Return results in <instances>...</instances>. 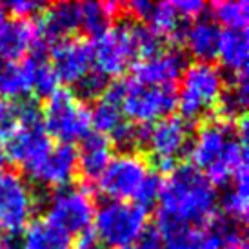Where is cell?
Masks as SVG:
<instances>
[{"label":"cell","mask_w":249,"mask_h":249,"mask_svg":"<svg viewBox=\"0 0 249 249\" xmlns=\"http://www.w3.org/2000/svg\"><path fill=\"white\" fill-rule=\"evenodd\" d=\"M38 44L36 26L28 20L6 18L0 24V60L18 62Z\"/></svg>","instance_id":"obj_18"},{"label":"cell","mask_w":249,"mask_h":249,"mask_svg":"<svg viewBox=\"0 0 249 249\" xmlns=\"http://www.w3.org/2000/svg\"><path fill=\"white\" fill-rule=\"evenodd\" d=\"M0 249H6V246H4V242H2V236H0Z\"/></svg>","instance_id":"obj_40"},{"label":"cell","mask_w":249,"mask_h":249,"mask_svg":"<svg viewBox=\"0 0 249 249\" xmlns=\"http://www.w3.org/2000/svg\"><path fill=\"white\" fill-rule=\"evenodd\" d=\"M113 145L106 135L89 131L76 149L78 159V173H82L86 180H98V177L104 173L109 160L113 159Z\"/></svg>","instance_id":"obj_19"},{"label":"cell","mask_w":249,"mask_h":249,"mask_svg":"<svg viewBox=\"0 0 249 249\" xmlns=\"http://www.w3.org/2000/svg\"><path fill=\"white\" fill-rule=\"evenodd\" d=\"M220 36V26L209 15H202V17L187 24L180 42L186 48V55L195 58L196 62L211 64L216 58V53H218Z\"/></svg>","instance_id":"obj_17"},{"label":"cell","mask_w":249,"mask_h":249,"mask_svg":"<svg viewBox=\"0 0 249 249\" xmlns=\"http://www.w3.org/2000/svg\"><path fill=\"white\" fill-rule=\"evenodd\" d=\"M216 58L220 60L222 68L228 70L233 76L248 73V60H249L248 29H222Z\"/></svg>","instance_id":"obj_20"},{"label":"cell","mask_w":249,"mask_h":249,"mask_svg":"<svg viewBox=\"0 0 249 249\" xmlns=\"http://www.w3.org/2000/svg\"><path fill=\"white\" fill-rule=\"evenodd\" d=\"M147 133L149 125L133 124L129 120H124L107 139L111 145H117L122 153H137L147 145Z\"/></svg>","instance_id":"obj_29"},{"label":"cell","mask_w":249,"mask_h":249,"mask_svg":"<svg viewBox=\"0 0 249 249\" xmlns=\"http://www.w3.org/2000/svg\"><path fill=\"white\" fill-rule=\"evenodd\" d=\"M224 88L226 76L220 68L204 62L187 64L180 76V88L177 89V107L182 111L180 117L187 122L208 117L216 109Z\"/></svg>","instance_id":"obj_3"},{"label":"cell","mask_w":249,"mask_h":249,"mask_svg":"<svg viewBox=\"0 0 249 249\" xmlns=\"http://www.w3.org/2000/svg\"><path fill=\"white\" fill-rule=\"evenodd\" d=\"M139 246L137 249H162L164 248V242H162V236L159 235V231L155 229V226H147L144 229V233L140 235L139 238Z\"/></svg>","instance_id":"obj_35"},{"label":"cell","mask_w":249,"mask_h":249,"mask_svg":"<svg viewBox=\"0 0 249 249\" xmlns=\"http://www.w3.org/2000/svg\"><path fill=\"white\" fill-rule=\"evenodd\" d=\"M147 209L135 202L106 200L95 211L93 231L104 248H127L139 242L147 228Z\"/></svg>","instance_id":"obj_4"},{"label":"cell","mask_w":249,"mask_h":249,"mask_svg":"<svg viewBox=\"0 0 249 249\" xmlns=\"http://www.w3.org/2000/svg\"><path fill=\"white\" fill-rule=\"evenodd\" d=\"M73 249H104V246L100 244L97 233L93 231V228L82 231L80 235L75 236V242H73Z\"/></svg>","instance_id":"obj_36"},{"label":"cell","mask_w":249,"mask_h":249,"mask_svg":"<svg viewBox=\"0 0 249 249\" xmlns=\"http://www.w3.org/2000/svg\"><path fill=\"white\" fill-rule=\"evenodd\" d=\"M160 186H162V177H160L159 173L151 171V173L147 175V178L144 180V184L140 186V189L137 191L133 202L142 206L144 209H147L149 206H153V204H157L159 193H160Z\"/></svg>","instance_id":"obj_33"},{"label":"cell","mask_w":249,"mask_h":249,"mask_svg":"<svg viewBox=\"0 0 249 249\" xmlns=\"http://www.w3.org/2000/svg\"><path fill=\"white\" fill-rule=\"evenodd\" d=\"M226 189L218 195V204L226 216L246 222L249 208V186H248V166L238 169L233 178L226 184Z\"/></svg>","instance_id":"obj_22"},{"label":"cell","mask_w":249,"mask_h":249,"mask_svg":"<svg viewBox=\"0 0 249 249\" xmlns=\"http://www.w3.org/2000/svg\"><path fill=\"white\" fill-rule=\"evenodd\" d=\"M29 178L49 191L64 189L73 184L78 175L76 147L70 144H56L48 155L28 171Z\"/></svg>","instance_id":"obj_12"},{"label":"cell","mask_w":249,"mask_h":249,"mask_svg":"<svg viewBox=\"0 0 249 249\" xmlns=\"http://www.w3.org/2000/svg\"><path fill=\"white\" fill-rule=\"evenodd\" d=\"M118 11L120 4L117 2H84L80 4V29L95 40L113 28Z\"/></svg>","instance_id":"obj_23"},{"label":"cell","mask_w":249,"mask_h":249,"mask_svg":"<svg viewBox=\"0 0 249 249\" xmlns=\"http://www.w3.org/2000/svg\"><path fill=\"white\" fill-rule=\"evenodd\" d=\"M18 127V104L17 100L0 97V140L7 139Z\"/></svg>","instance_id":"obj_32"},{"label":"cell","mask_w":249,"mask_h":249,"mask_svg":"<svg viewBox=\"0 0 249 249\" xmlns=\"http://www.w3.org/2000/svg\"><path fill=\"white\" fill-rule=\"evenodd\" d=\"M6 140L7 144L4 147H6V155L9 162L18 164L26 171L35 167L53 147L51 139L44 129L42 122L18 124V127Z\"/></svg>","instance_id":"obj_13"},{"label":"cell","mask_w":249,"mask_h":249,"mask_svg":"<svg viewBox=\"0 0 249 249\" xmlns=\"http://www.w3.org/2000/svg\"><path fill=\"white\" fill-rule=\"evenodd\" d=\"M120 109L129 122L149 125L169 117L177 109V88L175 86H145L133 78L124 80V95Z\"/></svg>","instance_id":"obj_7"},{"label":"cell","mask_w":249,"mask_h":249,"mask_svg":"<svg viewBox=\"0 0 249 249\" xmlns=\"http://www.w3.org/2000/svg\"><path fill=\"white\" fill-rule=\"evenodd\" d=\"M249 104V82L248 73L235 75L231 78V82L226 84V88L222 91V97L218 100L216 109L220 113L218 118L236 122L242 117H246V109Z\"/></svg>","instance_id":"obj_24"},{"label":"cell","mask_w":249,"mask_h":249,"mask_svg":"<svg viewBox=\"0 0 249 249\" xmlns=\"http://www.w3.org/2000/svg\"><path fill=\"white\" fill-rule=\"evenodd\" d=\"M124 120L125 117L122 115L120 104L107 97L98 98L89 109L91 127L95 129V133H100V135H106V137H109Z\"/></svg>","instance_id":"obj_28"},{"label":"cell","mask_w":249,"mask_h":249,"mask_svg":"<svg viewBox=\"0 0 249 249\" xmlns=\"http://www.w3.org/2000/svg\"><path fill=\"white\" fill-rule=\"evenodd\" d=\"M42 125L49 139L53 137L58 144L73 145L91 131L89 109L70 89L58 88L46 98V106L42 107Z\"/></svg>","instance_id":"obj_5"},{"label":"cell","mask_w":249,"mask_h":249,"mask_svg":"<svg viewBox=\"0 0 249 249\" xmlns=\"http://www.w3.org/2000/svg\"><path fill=\"white\" fill-rule=\"evenodd\" d=\"M162 249H173V248H167V246H164V248H162Z\"/></svg>","instance_id":"obj_41"},{"label":"cell","mask_w":249,"mask_h":249,"mask_svg":"<svg viewBox=\"0 0 249 249\" xmlns=\"http://www.w3.org/2000/svg\"><path fill=\"white\" fill-rule=\"evenodd\" d=\"M209 17L220 28L226 29H246L249 24V2L248 0H228V2H213Z\"/></svg>","instance_id":"obj_27"},{"label":"cell","mask_w":249,"mask_h":249,"mask_svg":"<svg viewBox=\"0 0 249 249\" xmlns=\"http://www.w3.org/2000/svg\"><path fill=\"white\" fill-rule=\"evenodd\" d=\"M44 220L62 229L70 236L80 235L82 231L93 228L95 218V202L88 187H64L49 191L44 196Z\"/></svg>","instance_id":"obj_6"},{"label":"cell","mask_w":249,"mask_h":249,"mask_svg":"<svg viewBox=\"0 0 249 249\" xmlns=\"http://www.w3.org/2000/svg\"><path fill=\"white\" fill-rule=\"evenodd\" d=\"M78 29H80V4L75 2H58L48 6L36 24L38 40L46 48L73 38Z\"/></svg>","instance_id":"obj_16"},{"label":"cell","mask_w":249,"mask_h":249,"mask_svg":"<svg viewBox=\"0 0 249 249\" xmlns=\"http://www.w3.org/2000/svg\"><path fill=\"white\" fill-rule=\"evenodd\" d=\"M7 164H9V159H7L6 155V147H4L2 140H0V175H4L7 171Z\"/></svg>","instance_id":"obj_37"},{"label":"cell","mask_w":249,"mask_h":249,"mask_svg":"<svg viewBox=\"0 0 249 249\" xmlns=\"http://www.w3.org/2000/svg\"><path fill=\"white\" fill-rule=\"evenodd\" d=\"M36 196L22 175H0V235H18L36 209Z\"/></svg>","instance_id":"obj_8"},{"label":"cell","mask_w":249,"mask_h":249,"mask_svg":"<svg viewBox=\"0 0 249 249\" xmlns=\"http://www.w3.org/2000/svg\"><path fill=\"white\" fill-rule=\"evenodd\" d=\"M125 26H127V35H129L133 53L139 62L157 55L164 49V38L159 33H155L149 26L140 24V22H125Z\"/></svg>","instance_id":"obj_26"},{"label":"cell","mask_w":249,"mask_h":249,"mask_svg":"<svg viewBox=\"0 0 249 249\" xmlns=\"http://www.w3.org/2000/svg\"><path fill=\"white\" fill-rule=\"evenodd\" d=\"M31 93L29 71L24 62H6L0 60V97L20 100Z\"/></svg>","instance_id":"obj_25"},{"label":"cell","mask_w":249,"mask_h":249,"mask_svg":"<svg viewBox=\"0 0 249 249\" xmlns=\"http://www.w3.org/2000/svg\"><path fill=\"white\" fill-rule=\"evenodd\" d=\"M51 68L58 82H78L93 68L91 42L84 38H68L51 46Z\"/></svg>","instance_id":"obj_14"},{"label":"cell","mask_w":249,"mask_h":249,"mask_svg":"<svg viewBox=\"0 0 249 249\" xmlns=\"http://www.w3.org/2000/svg\"><path fill=\"white\" fill-rule=\"evenodd\" d=\"M187 153L189 164L213 186H226L238 169L248 166V118L208 120L195 133Z\"/></svg>","instance_id":"obj_2"},{"label":"cell","mask_w":249,"mask_h":249,"mask_svg":"<svg viewBox=\"0 0 249 249\" xmlns=\"http://www.w3.org/2000/svg\"><path fill=\"white\" fill-rule=\"evenodd\" d=\"M91 51H93V68L107 78L120 76L125 70L131 68L133 62H137L125 22L113 26L102 36L95 38L91 42Z\"/></svg>","instance_id":"obj_11"},{"label":"cell","mask_w":249,"mask_h":249,"mask_svg":"<svg viewBox=\"0 0 249 249\" xmlns=\"http://www.w3.org/2000/svg\"><path fill=\"white\" fill-rule=\"evenodd\" d=\"M0 6L6 11V15H11V18L31 22L33 17L44 13L48 4L40 2V0H11V2H4Z\"/></svg>","instance_id":"obj_31"},{"label":"cell","mask_w":249,"mask_h":249,"mask_svg":"<svg viewBox=\"0 0 249 249\" xmlns=\"http://www.w3.org/2000/svg\"><path fill=\"white\" fill-rule=\"evenodd\" d=\"M118 249H137V246H127V248H118Z\"/></svg>","instance_id":"obj_39"},{"label":"cell","mask_w":249,"mask_h":249,"mask_svg":"<svg viewBox=\"0 0 249 249\" xmlns=\"http://www.w3.org/2000/svg\"><path fill=\"white\" fill-rule=\"evenodd\" d=\"M20 236L22 249H73V236L44 218L29 222Z\"/></svg>","instance_id":"obj_21"},{"label":"cell","mask_w":249,"mask_h":249,"mask_svg":"<svg viewBox=\"0 0 249 249\" xmlns=\"http://www.w3.org/2000/svg\"><path fill=\"white\" fill-rule=\"evenodd\" d=\"M191 124L180 115H169L149 125L147 133V149L151 151L160 171L167 173L178 162L177 160L189 151L191 145Z\"/></svg>","instance_id":"obj_9"},{"label":"cell","mask_w":249,"mask_h":249,"mask_svg":"<svg viewBox=\"0 0 249 249\" xmlns=\"http://www.w3.org/2000/svg\"><path fill=\"white\" fill-rule=\"evenodd\" d=\"M155 229L164 246L191 228L206 226L218 208L216 187L193 164H177L162 177Z\"/></svg>","instance_id":"obj_1"},{"label":"cell","mask_w":249,"mask_h":249,"mask_svg":"<svg viewBox=\"0 0 249 249\" xmlns=\"http://www.w3.org/2000/svg\"><path fill=\"white\" fill-rule=\"evenodd\" d=\"M186 68V53L182 49L164 48L157 55L137 62L131 78L145 86H175Z\"/></svg>","instance_id":"obj_15"},{"label":"cell","mask_w":249,"mask_h":249,"mask_svg":"<svg viewBox=\"0 0 249 249\" xmlns=\"http://www.w3.org/2000/svg\"><path fill=\"white\" fill-rule=\"evenodd\" d=\"M175 6L187 22H193L195 18L202 17L204 11L208 9V6L200 0H178V2H175Z\"/></svg>","instance_id":"obj_34"},{"label":"cell","mask_w":249,"mask_h":249,"mask_svg":"<svg viewBox=\"0 0 249 249\" xmlns=\"http://www.w3.org/2000/svg\"><path fill=\"white\" fill-rule=\"evenodd\" d=\"M149 173L151 167L139 153H118L98 177V187L107 200L133 202Z\"/></svg>","instance_id":"obj_10"},{"label":"cell","mask_w":249,"mask_h":249,"mask_svg":"<svg viewBox=\"0 0 249 249\" xmlns=\"http://www.w3.org/2000/svg\"><path fill=\"white\" fill-rule=\"evenodd\" d=\"M109 86V78L106 75H102L100 71H97L95 68H91L86 75L73 84V95H75L80 102H97L98 98L104 97L106 89Z\"/></svg>","instance_id":"obj_30"},{"label":"cell","mask_w":249,"mask_h":249,"mask_svg":"<svg viewBox=\"0 0 249 249\" xmlns=\"http://www.w3.org/2000/svg\"><path fill=\"white\" fill-rule=\"evenodd\" d=\"M6 18H7L6 11H4V9H2V6H0V24H2V22L6 20Z\"/></svg>","instance_id":"obj_38"}]
</instances>
